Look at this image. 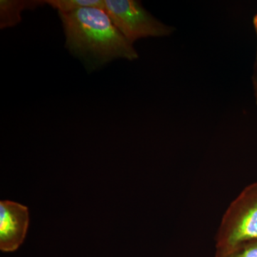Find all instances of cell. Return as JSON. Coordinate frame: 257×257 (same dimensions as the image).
<instances>
[{
  "label": "cell",
  "instance_id": "cell-7",
  "mask_svg": "<svg viewBox=\"0 0 257 257\" xmlns=\"http://www.w3.org/2000/svg\"><path fill=\"white\" fill-rule=\"evenodd\" d=\"M215 257H257V240L216 249Z\"/></svg>",
  "mask_w": 257,
  "mask_h": 257
},
{
  "label": "cell",
  "instance_id": "cell-1",
  "mask_svg": "<svg viewBox=\"0 0 257 257\" xmlns=\"http://www.w3.org/2000/svg\"><path fill=\"white\" fill-rule=\"evenodd\" d=\"M65 35V47L89 72L116 59L138 58L133 44L112 23L105 10L87 8L72 13H58Z\"/></svg>",
  "mask_w": 257,
  "mask_h": 257
},
{
  "label": "cell",
  "instance_id": "cell-5",
  "mask_svg": "<svg viewBox=\"0 0 257 257\" xmlns=\"http://www.w3.org/2000/svg\"><path fill=\"white\" fill-rule=\"evenodd\" d=\"M45 4V0H1L0 28H13L21 23L22 13Z\"/></svg>",
  "mask_w": 257,
  "mask_h": 257
},
{
  "label": "cell",
  "instance_id": "cell-8",
  "mask_svg": "<svg viewBox=\"0 0 257 257\" xmlns=\"http://www.w3.org/2000/svg\"><path fill=\"white\" fill-rule=\"evenodd\" d=\"M253 82H254L255 96H256V101L257 104V70L256 74H255L254 81H253Z\"/></svg>",
  "mask_w": 257,
  "mask_h": 257
},
{
  "label": "cell",
  "instance_id": "cell-3",
  "mask_svg": "<svg viewBox=\"0 0 257 257\" xmlns=\"http://www.w3.org/2000/svg\"><path fill=\"white\" fill-rule=\"evenodd\" d=\"M104 10L132 44L139 39L168 36L175 30L150 14L140 1L104 0Z\"/></svg>",
  "mask_w": 257,
  "mask_h": 257
},
{
  "label": "cell",
  "instance_id": "cell-9",
  "mask_svg": "<svg viewBox=\"0 0 257 257\" xmlns=\"http://www.w3.org/2000/svg\"><path fill=\"white\" fill-rule=\"evenodd\" d=\"M253 24H254V28L256 29V32L257 34V14L255 16L254 20H253Z\"/></svg>",
  "mask_w": 257,
  "mask_h": 257
},
{
  "label": "cell",
  "instance_id": "cell-2",
  "mask_svg": "<svg viewBox=\"0 0 257 257\" xmlns=\"http://www.w3.org/2000/svg\"><path fill=\"white\" fill-rule=\"evenodd\" d=\"M257 240V182L241 191L225 211L216 235V249Z\"/></svg>",
  "mask_w": 257,
  "mask_h": 257
},
{
  "label": "cell",
  "instance_id": "cell-4",
  "mask_svg": "<svg viewBox=\"0 0 257 257\" xmlns=\"http://www.w3.org/2000/svg\"><path fill=\"white\" fill-rule=\"evenodd\" d=\"M29 225L28 207L11 201L0 202V249H18L26 236Z\"/></svg>",
  "mask_w": 257,
  "mask_h": 257
},
{
  "label": "cell",
  "instance_id": "cell-6",
  "mask_svg": "<svg viewBox=\"0 0 257 257\" xmlns=\"http://www.w3.org/2000/svg\"><path fill=\"white\" fill-rule=\"evenodd\" d=\"M45 4L50 5L58 13H72L82 8H95L104 9V0H45Z\"/></svg>",
  "mask_w": 257,
  "mask_h": 257
}]
</instances>
